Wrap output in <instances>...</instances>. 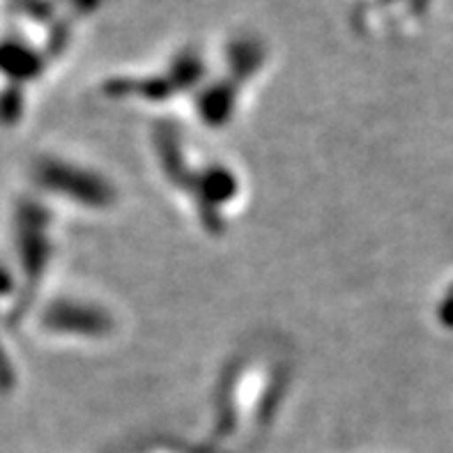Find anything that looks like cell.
<instances>
[{"instance_id":"obj_1","label":"cell","mask_w":453,"mask_h":453,"mask_svg":"<svg viewBox=\"0 0 453 453\" xmlns=\"http://www.w3.org/2000/svg\"><path fill=\"white\" fill-rule=\"evenodd\" d=\"M95 3H99V0H95Z\"/></svg>"}]
</instances>
